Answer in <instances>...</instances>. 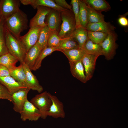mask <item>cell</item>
I'll use <instances>...</instances> for the list:
<instances>
[{
    "label": "cell",
    "instance_id": "28",
    "mask_svg": "<svg viewBox=\"0 0 128 128\" xmlns=\"http://www.w3.org/2000/svg\"><path fill=\"white\" fill-rule=\"evenodd\" d=\"M86 7L88 23H95L104 21V16L101 12L96 11L87 4Z\"/></svg>",
    "mask_w": 128,
    "mask_h": 128
},
{
    "label": "cell",
    "instance_id": "3",
    "mask_svg": "<svg viewBox=\"0 0 128 128\" xmlns=\"http://www.w3.org/2000/svg\"><path fill=\"white\" fill-rule=\"evenodd\" d=\"M61 23L58 35L63 38L70 37L76 28V23L73 10L61 12Z\"/></svg>",
    "mask_w": 128,
    "mask_h": 128
},
{
    "label": "cell",
    "instance_id": "19",
    "mask_svg": "<svg viewBox=\"0 0 128 128\" xmlns=\"http://www.w3.org/2000/svg\"><path fill=\"white\" fill-rule=\"evenodd\" d=\"M41 51L36 44L27 52L24 63L31 70H32L35 62Z\"/></svg>",
    "mask_w": 128,
    "mask_h": 128
},
{
    "label": "cell",
    "instance_id": "31",
    "mask_svg": "<svg viewBox=\"0 0 128 128\" xmlns=\"http://www.w3.org/2000/svg\"><path fill=\"white\" fill-rule=\"evenodd\" d=\"M79 6V17L82 27L85 28L88 23L86 4L82 0H78Z\"/></svg>",
    "mask_w": 128,
    "mask_h": 128
},
{
    "label": "cell",
    "instance_id": "20",
    "mask_svg": "<svg viewBox=\"0 0 128 128\" xmlns=\"http://www.w3.org/2000/svg\"><path fill=\"white\" fill-rule=\"evenodd\" d=\"M9 71L10 76L18 82L28 88L26 82V74L22 64Z\"/></svg>",
    "mask_w": 128,
    "mask_h": 128
},
{
    "label": "cell",
    "instance_id": "26",
    "mask_svg": "<svg viewBox=\"0 0 128 128\" xmlns=\"http://www.w3.org/2000/svg\"><path fill=\"white\" fill-rule=\"evenodd\" d=\"M51 32L47 26L42 28L39 39L36 43L41 50L47 47L48 39Z\"/></svg>",
    "mask_w": 128,
    "mask_h": 128
},
{
    "label": "cell",
    "instance_id": "5",
    "mask_svg": "<svg viewBox=\"0 0 128 128\" xmlns=\"http://www.w3.org/2000/svg\"><path fill=\"white\" fill-rule=\"evenodd\" d=\"M117 37L116 34L113 31L108 34L106 38L100 44L103 55L108 60L113 58L115 54L117 47L116 43Z\"/></svg>",
    "mask_w": 128,
    "mask_h": 128
},
{
    "label": "cell",
    "instance_id": "10",
    "mask_svg": "<svg viewBox=\"0 0 128 128\" xmlns=\"http://www.w3.org/2000/svg\"><path fill=\"white\" fill-rule=\"evenodd\" d=\"M20 0H4L1 1L0 6V16L5 20L20 9Z\"/></svg>",
    "mask_w": 128,
    "mask_h": 128
},
{
    "label": "cell",
    "instance_id": "33",
    "mask_svg": "<svg viewBox=\"0 0 128 128\" xmlns=\"http://www.w3.org/2000/svg\"><path fill=\"white\" fill-rule=\"evenodd\" d=\"M62 38H60L56 32H51L49 37L47 47H57L59 45Z\"/></svg>",
    "mask_w": 128,
    "mask_h": 128
},
{
    "label": "cell",
    "instance_id": "23",
    "mask_svg": "<svg viewBox=\"0 0 128 128\" xmlns=\"http://www.w3.org/2000/svg\"><path fill=\"white\" fill-rule=\"evenodd\" d=\"M83 1L86 4L98 12H101L110 10V6L105 0H84Z\"/></svg>",
    "mask_w": 128,
    "mask_h": 128
},
{
    "label": "cell",
    "instance_id": "32",
    "mask_svg": "<svg viewBox=\"0 0 128 128\" xmlns=\"http://www.w3.org/2000/svg\"><path fill=\"white\" fill-rule=\"evenodd\" d=\"M89 39L94 43L101 44L105 39L108 33L98 31H87Z\"/></svg>",
    "mask_w": 128,
    "mask_h": 128
},
{
    "label": "cell",
    "instance_id": "15",
    "mask_svg": "<svg viewBox=\"0 0 128 128\" xmlns=\"http://www.w3.org/2000/svg\"><path fill=\"white\" fill-rule=\"evenodd\" d=\"M22 64L26 74V82L27 87L30 89L36 91L39 93H41L43 88L40 84L36 76L24 63Z\"/></svg>",
    "mask_w": 128,
    "mask_h": 128
},
{
    "label": "cell",
    "instance_id": "22",
    "mask_svg": "<svg viewBox=\"0 0 128 128\" xmlns=\"http://www.w3.org/2000/svg\"><path fill=\"white\" fill-rule=\"evenodd\" d=\"M71 37H73L78 43L79 48H82L89 39L87 31L85 28L81 27L76 28Z\"/></svg>",
    "mask_w": 128,
    "mask_h": 128
},
{
    "label": "cell",
    "instance_id": "12",
    "mask_svg": "<svg viewBox=\"0 0 128 128\" xmlns=\"http://www.w3.org/2000/svg\"><path fill=\"white\" fill-rule=\"evenodd\" d=\"M30 89L29 88L21 90L12 95L14 106L13 109L16 112L20 113L26 101L27 100V94Z\"/></svg>",
    "mask_w": 128,
    "mask_h": 128
},
{
    "label": "cell",
    "instance_id": "4",
    "mask_svg": "<svg viewBox=\"0 0 128 128\" xmlns=\"http://www.w3.org/2000/svg\"><path fill=\"white\" fill-rule=\"evenodd\" d=\"M49 93L46 91L36 95L30 101L38 110L41 118L43 119L47 117V113L51 104Z\"/></svg>",
    "mask_w": 128,
    "mask_h": 128
},
{
    "label": "cell",
    "instance_id": "17",
    "mask_svg": "<svg viewBox=\"0 0 128 128\" xmlns=\"http://www.w3.org/2000/svg\"><path fill=\"white\" fill-rule=\"evenodd\" d=\"M0 83L6 88L12 95L19 90L28 88L10 76L0 77Z\"/></svg>",
    "mask_w": 128,
    "mask_h": 128
},
{
    "label": "cell",
    "instance_id": "11",
    "mask_svg": "<svg viewBox=\"0 0 128 128\" xmlns=\"http://www.w3.org/2000/svg\"><path fill=\"white\" fill-rule=\"evenodd\" d=\"M37 9V11L36 14L30 20L29 24L30 28L37 26L43 27L47 26L45 20L46 15L51 8L44 6H39Z\"/></svg>",
    "mask_w": 128,
    "mask_h": 128
},
{
    "label": "cell",
    "instance_id": "24",
    "mask_svg": "<svg viewBox=\"0 0 128 128\" xmlns=\"http://www.w3.org/2000/svg\"><path fill=\"white\" fill-rule=\"evenodd\" d=\"M56 47L59 51H60L79 48L78 43L72 37L62 38Z\"/></svg>",
    "mask_w": 128,
    "mask_h": 128
},
{
    "label": "cell",
    "instance_id": "1",
    "mask_svg": "<svg viewBox=\"0 0 128 128\" xmlns=\"http://www.w3.org/2000/svg\"><path fill=\"white\" fill-rule=\"evenodd\" d=\"M27 15L20 9L5 20V27L15 37L19 39L21 32L27 29Z\"/></svg>",
    "mask_w": 128,
    "mask_h": 128
},
{
    "label": "cell",
    "instance_id": "9",
    "mask_svg": "<svg viewBox=\"0 0 128 128\" xmlns=\"http://www.w3.org/2000/svg\"><path fill=\"white\" fill-rule=\"evenodd\" d=\"M61 12L51 9L46 15L45 22L47 26L51 32H56L58 34L61 23Z\"/></svg>",
    "mask_w": 128,
    "mask_h": 128
},
{
    "label": "cell",
    "instance_id": "30",
    "mask_svg": "<svg viewBox=\"0 0 128 128\" xmlns=\"http://www.w3.org/2000/svg\"><path fill=\"white\" fill-rule=\"evenodd\" d=\"M5 19L2 17L0 18V57L9 52L5 41Z\"/></svg>",
    "mask_w": 128,
    "mask_h": 128
},
{
    "label": "cell",
    "instance_id": "38",
    "mask_svg": "<svg viewBox=\"0 0 128 128\" xmlns=\"http://www.w3.org/2000/svg\"><path fill=\"white\" fill-rule=\"evenodd\" d=\"M118 22L121 26L123 27L127 26L128 25V20L125 17L122 16L120 17L118 20Z\"/></svg>",
    "mask_w": 128,
    "mask_h": 128
},
{
    "label": "cell",
    "instance_id": "16",
    "mask_svg": "<svg viewBox=\"0 0 128 128\" xmlns=\"http://www.w3.org/2000/svg\"><path fill=\"white\" fill-rule=\"evenodd\" d=\"M69 63L72 75L82 83H86L87 81L82 61H69Z\"/></svg>",
    "mask_w": 128,
    "mask_h": 128
},
{
    "label": "cell",
    "instance_id": "21",
    "mask_svg": "<svg viewBox=\"0 0 128 128\" xmlns=\"http://www.w3.org/2000/svg\"><path fill=\"white\" fill-rule=\"evenodd\" d=\"M82 49L87 54L98 57L103 55L102 49L100 44L94 43L89 39L84 44Z\"/></svg>",
    "mask_w": 128,
    "mask_h": 128
},
{
    "label": "cell",
    "instance_id": "35",
    "mask_svg": "<svg viewBox=\"0 0 128 128\" xmlns=\"http://www.w3.org/2000/svg\"><path fill=\"white\" fill-rule=\"evenodd\" d=\"M0 99L7 100L13 103L12 95L6 88L0 83Z\"/></svg>",
    "mask_w": 128,
    "mask_h": 128
},
{
    "label": "cell",
    "instance_id": "29",
    "mask_svg": "<svg viewBox=\"0 0 128 128\" xmlns=\"http://www.w3.org/2000/svg\"><path fill=\"white\" fill-rule=\"evenodd\" d=\"M55 51H59L56 47H47L42 50L37 58L32 70L36 71L41 66L43 60L46 56Z\"/></svg>",
    "mask_w": 128,
    "mask_h": 128
},
{
    "label": "cell",
    "instance_id": "25",
    "mask_svg": "<svg viewBox=\"0 0 128 128\" xmlns=\"http://www.w3.org/2000/svg\"><path fill=\"white\" fill-rule=\"evenodd\" d=\"M61 52L67 57L69 61L82 60L86 53L82 49L80 48Z\"/></svg>",
    "mask_w": 128,
    "mask_h": 128
},
{
    "label": "cell",
    "instance_id": "27",
    "mask_svg": "<svg viewBox=\"0 0 128 128\" xmlns=\"http://www.w3.org/2000/svg\"><path fill=\"white\" fill-rule=\"evenodd\" d=\"M18 61L16 57L9 52L0 57V64L5 66L9 70L15 67Z\"/></svg>",
    "mask_w": 128,
    "mask_h": 128
},
{
    "label": "cell",
    "instance_id": "6",
    "mask_svg": "<svg viewBox=\"0 0 128 128\" xmlns=\"http://www.w3.org/2000/svg\"><path fill=\"white\" fill-rule=\"evenodd\" d=\"M42 28L37 26L30 28L26 34L19 38V39L25 46L27 52L37 42Z\"/></svg>",
    "mask_w": 128,
    "mask_h": 128
},
{
    "label": "cell",
    "instance_id": "13",
    "mask_svg": "<svg viewBox=\"0 0 128 128\" xmlns=\"http://www.w3.org/2000/svg\"><path fill=\"white\" fill-rule=\"evenodd\" d=\"M20 3L24 5H31L34 9L39 6L46 7L62 12L69 10L58 5L55 0H20Z\"/></svg>",
    "mask_w": 128,
    "mask_h": 128
},
{
    "label": "cell",
    "instance_id": "37",
    "mask_svg": "<svg viewBox=\"0 0 128 128\" xmlns=\"http://www.w3.org/2000/svg\"><path fill=\"white\" fill-rule=\"evenodd\" d=\"M10 76L8 69L3 65L0 64V77Z\"/></svg>",
    "mask_w": 128,
    "mask_h": 128
},
{
    "label": "cell",
    "instance_id": "18",
    "mask_svg": "<svg viewBox=\"0 0 128 128\" xmlns=\"http://www.w3.org/2000/svg\"><path fill=\"white\" fill-rule=\"evenodd\" d=\"M86 28L87 31L109 33L114 31L115 27L109 22L105 21L95 23H88Z\"/></svg>",
    "mask_w": 128,
    "mask_h": 128
},
{
    "label": "cell",
    "instance_id": "2",
    "mask_svg": "<svg viewBox=\"0 0 128 128\" xmlns=\"http://www.w3.org/2000/svg\"><path fill=\"white\" fill-rule=\"evenodd\" d=\"M5 43L9 52L16 57L21 63H24L27 52L24 45L5 27Z\"/></svg>",
    "mask_w": 128,
    "mask_h": 128
},
{
    "label": "cell",
    "instance_id": "36",
    "mask_svg": "<svg viewBox=\"0 0 128 128\" xmlns=\"http://www.w3.org/2000/svg\"><path fill=\"white\" fill-rule=\"evenodd\" d=\"M55 1L59 6L64 9L73 10L71 5L68 4L65 0H55Z\"/></svg>",
    "mask_w": 128,
    "mask_h": 128
},
{
    "label": "cell",
    "instance_id": "8",
    "mask_svg": "<svg viewBox=\"0 0 128 128\" xmlns=\"http://www.w3.org/2000/svg\"><path fill=\"white\" fill-rule=\"evenodd\" d=\"M20 113L21 114L20 118L23 121L27 120L31 121H36L41 118L38 110L28 100Z\"/></svg>",
    "mask_w": 128,
    "mask_h": 128
},
{
    "label": "cell",
    "instance_id": "34",
    "mask_svg": "<svg viewBox=\"0 0 128 128\" xmlns=\"http://www.w3.org/2000/svg\"><path fill=\"white\" fill-rule=\"evenodd\" d=\"M71 4L73 13L76 23V28L82 27L79 19V6L78 0H72Z\"/></svg>",
    "mask_w": 128,
    "mask_h": 128
},
{
    "label": "cell",
    "instance_id": "7",
    "mask_svg": "<svg viewBox=\"0 0 128 128\" xmlns=\"http://www.w3.org/2000/svg\"><path fill=\"white\" fill-rule=\"evenodd\" d=\"M49 95L51 101V104L47 113V117L51 116L55 118H64L65 114L63 103L55 96L50 93Z\"/></svg>",
    "mask_w": 128,
    "mask_h": 128
},
{
    "label": "cell",
    "instance_id": "14",
    "mask_svg": "<svg viewBox=\"0 0 128 128\" xmlns=\"http://www.w3.org/2000/svg\"><path fill=\"white\" fill-rule=\"evenodd\" d=\"M98 57L86 53L82 60L87 81L90 80L93 76L96 61Z\"/></svg>",
    "mask_w": 128,
    "mask_h": 128
}]
</instances>
